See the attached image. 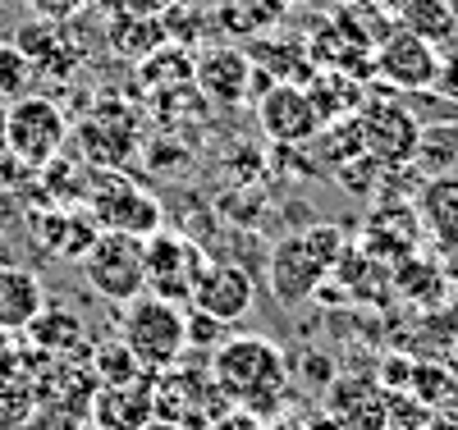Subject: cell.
Returning a JSON list of instances; mask_svg holds the SVG:
<instances>
[{
    "instance_id": "obj_1",
    "label": "cell",
    "mask_w": 458,
    "mask_h": 430,
    "mask_svg": "<svg viewBox=\"0 0 458 430\" xmlns=\"http://www.w3.org/2000/svg\"><path fill=\"white\" fill-rule=\"evenodd\" d=\"M211 380L229 408H248L261 421H276L289 389V358L266 334H229L211 353Z\"/></svg>"
},
{
    "instance_id": "obj_2",
    "label": "cell",
    "mask_w": 458,
    "mask_h": 430,
    "mask_svg": "<svg viewBox=\"0 0 458 430\" xmlns=\"http://www.w3.org/2000/svg\"><path fill=\"white\" fill-rule=\"evenodd\" d=\"M349 248L344 224L317 220L298 233H284L271 252V293L280 307H302L321 293V284L335 275V261Z\"/></svg>"
},
{
    "instance_id": "obj_3",
    "label": "cell",
    "mask_w": 458,
    "mask_h": 430,
    "mask_svg": "<svg viewBox=\"0 0 458 430\" xmlns=\"http://www.w3.org/2000/svg\"><path fill=\"white\" fill-rule=\"evenodd\" d=\"M120 343L147 371H165L188 358V311L142 293L120 311Z\"/></svg>"
},
{
    "instance_id": "obj_4",
    "label": "cell",
    "mask_w": 458,
    "mask_h": 430,
    "mask_svg": "<svg viewBox=\"0 0 458 430\" xmlns=\"http://www.w3.org/2000/svg\"><path fill=\"white\" fill-rule=\"evenodd\" d=\"M353 124H358V138H362V151L371 156V161H380L386 170H403L417 161V151H422V114H417L408 101H390V97H380L371 92L358 114H353Z\"/></svg>"
},
{
    "instance_id": "obj_5",
    "label": "cell",
    "mask_w": 458,
    "mask_h": 430,
    "mask_svg": "<svg viewBox=\"0 0 458 430\" xmlns=\"http://www.w3.org/2000/svg\"><path fill=\"white\" fill-rule=\"evenodd\" d=\"M88 211L97 215L101 229L133 233V239H151L161 229V215H165V207L147 188L124 179V170H92L88 174Z\"/></svg>"
},
{
    "instance_id": "obj_6",
    "label": "cell",
    "mask_w": 458,
    "mask_h": 430,
    "mask_svg": "<svg viewBox=\"0 0 458 430\" xmlns=\"http://www.w3.org/2000/svg\"><path fill=\"white\" fill-rule=\"evenodd\" d=\"M83 266V280L92 284L97 298L124 307L133 298L147 293V261H142V239L133 233H110L101 229L97 243L88 248V257L79 261Z\"/></svg>"
},
{
    "instance_id": "obj_7",
    "label": "cell",
    "mask_w": 458,
    "mask_h": 430,
    "mask_svg": "<svg viewBox=\"0 0 458 430\" xmlns=\"http://www.w3.org/2000/svg\"><path fill=\"white\" fill-rule=\"evenodd\" d=\"M142 261H147V293L161 302H193V289L207 270V252L202 243H193L188 233L174 229H157L151 239H142Z\"/></svg>"
},
{
    "instance_id": "obj_8",
    "label": "cell",
    "mask_w": 458,
    "mask_h": 430,
    "mask_svg": "<svg viewBox=\"0 0 458 430\" xmlns=\"http://www.w3.org/2000/svg\"><path fill=\"white\" fill-rule=\"evenodd\" d=\"M436 73H440V51L431 42H422L417 32L408 28H386L371 46V78H380L390 92L399 97H417L436 88Z\"/></svg>"
},
{
    "instance_id": "obj_9",
    "label": "cell",
    "mask_w": 458,
    "mask_h": 430,
    "mask_svg": "<svg viewBox=\"0 0 458 430\" xmlns=\"http://www.w3.org/2000/svg\"><path fill=\"white\" fill-rule=\"evenodd\" d=\"M10 110V151L19 156V161L28 170H42L51 165L55 156L64 151L69 142V120H64V110L51 101V97H19L5 105Z\"/></svg>"
},
{
    "instance_id": "obj_10",
    "label": "cell",
    "mask_w": 458,
    "mask_h": 430,
    "mask_svg": "<svg viewBox=\"0 0 458 430\" xmlns=\"http://www.w3.org/2000/svg\"><path fill=\"white\" fill-rule=\"evenodd\" d=\"M79 147L97 170H129L138 156V114L124 101H101L79 120Z\"/></svg>"
},
{
    "instance_id": "obj_11",
    "label": "cell",
    "mask_w": 458,
    "mask_h": 430,
    "mask_svg": "<svg viewBox=\"0 0 458 430\" xmlns=\"http://www.w3.org/2000/svg\"><path fill=\"white\" fill-rule=\"evenodd\" d=\"M257 124L276 147H308L321 133V114L302 83H271L257 97Z\"/></svg>"
},
{
    "instance_id": "obj_12",
    "label": "cell",
    "mask_w": 458,
    "mask_h": 430,
    "mask_svg": "<svg viewBox=\"0 0 458 430\" xmlns=\"http://www.w3.org/2000/svg\"><path fill=\"white\" fill-rule=\"evenodd\" d=\"M28 233H32V248L42 257L83 261L88 248L97 243L101 224H97V215L88 207H47V211H32Z\"/></svg>"
},
{
    "instance_id": "obj_13",
    "label": "cell",
    "mask_w": 458,
    "mask_h": 430,
    "mask_svg": "<svg viewBox=\"0 0 458 430\" xmlns=\"http://www.w3.org/2000/svg\"><path fill=\"white\" fill-rule=\"evenodd\" d=\"M193 83H198V92L211 105L234 110V105H243L252 97V60L239 46H211L193 64Z\"/></svg>"
},
{
    "instance_id": "obj_14",
    "label": "cell",
    "mask_w": 458,
    "mask_h": 430,
    "mask_svg": "<svg viewBox=\"0 0 458 430\" xmlns=\"http://www.w3.org/2000/svg\"><path fill=\"white\" fill-rule=\"evenodd\" d=\"M252 275L239 266V261H207L202 280L193 289V307L216 316L220 325H234L252 311Z\"/></svg>"
},
{
    "instance_id": "obj_15",
    "label": "cell",
    "mask_w": 458,
    "mask_h": 430,
    "mask_svg": "<svg viewBox=\"0 0 458 430\" xmlns=\"http://www.w3.org/2000/svg\"><path fill=\"white\" fill-rule=\"evenodd\" d=\"M326 412H335L349 430H390L386 426V384L367 371L335 375L326 384Z\"/></svg>"
},
{
    "instance_id": "obj_16",
    "label": "cell",
    "mask_w": 458,
    "mask_h": 430,
    "mask_svg": "<svg viewBox=\"0 0 458 430\" xmlns=\"http://www.w3.org/2000/svg\"><path fill=\"white\" fill-rule=\"evenodd\" d=\"M157 421V371L133 384H106L92 399V426L101 430H142Z\"/></svg>"
},
{
    "instance_id": "obj_17",
    "label": "cell",
    "mask_w": 458,
    "mask_h": 430,
    "mask_svg": "<svg viewBox=\"0 0 458 430\" xmlns=\"http://www.w3.org/2000/svg\"><path fill=\"white\" fill-rule=\"evenodd\" d=\"M14 46L32 60L37 73H47V78H69L73 69L83 64V46L73 42V37H69L60 23H47V19H37V23L19 28Z\"/></svg>"
},
{
    "instance_id": "obj_18",
    "label": "cell",
    "mask_w": 458,
    "mask_h": 430,
    "mask_svg": "<svg viewBox=\"0 0 458 430\" xmlns=\"http://www.w3.org/2000/svg\"><path fill=\"white\" fill-rule=\"evenodd\" d=\"M417 220L445 257L458 252V174H436L417 188Z\"/></svg>"
},
{
    "instance_id": "obj_19",
    "label": "cell",
    "mask_w": 458,
    "mask_h": 430,
    "mask_svg": "<svg viewBox=\"0 0 458 430\" xmlns=\"http://www.w3.org/2000/svg\"><path fill=\"white\" fill-rule=\"evenodd\" d=\"M47 307V289L28 266H0V334H23Z\"/></svg>"
},
{
    "instance_id": "obj_20",
    "label": "cell",
    "mask_w": 458,
    "mask_h": 430,
    "mask_svg": "<svg viewBox=\"0 0 458 430\" xmlns=\"http://www.w3.org/2000/svg\"><path fill=\"white\" fill-rule=\"evenodd\" d=\"M302 88H308V97H312V105H317V114H321V129H326V124H339V120H353L358 105L367 101L362 78L339 73V69H312Z\"/></svg>"
},
{
    "instance_id": "obj_21",
    "label": "cell",
    "mask_w": 458,
    "mask_h": 430,
    "mask_svg": "<svg viewBox=\"0 0 458 430\" xmlns=\"http://www.w3.org/2000/svg\"><path fill=\"white\" fill-rule=\"evenodd\" d=\"M394 19L440 51L458 32V0H394Z\"/></svg>"
},
{
    "instance_id": "obj_22",
    "label": "cell",
    "mask_w": 458,
    "mask_h": 430,
    "mask_svg": "<svg viewBox=\"0 0 458 430\" xmlns=\"http://www.w3.org/2000/svg\"><path fill=\"white\" fill-rule=\"evenodd\" d=\"M23 334L37 348H47V353H64V348H73L83 339V321L73 316V311H64V307H42V316H37Z\"/></svg>"
},
{
    "instance_id": "obj_23",
    "label": "cell",
    "mask_w": 458,
    "mask_h": 430,
    "mask_svg": "<svg viewBox=\"0 0 458 430\" xmlns=\"http://www.w3.org/2000/svg\"><path fill=\"white\" fill-rule=\"evenodd\" d=\"M92 375H97V384L106 389V384H133V380H142V375H151V371L129 353L120 339H110V343H101L97 353H92Z\"/></svg>"
},
{
    "instance_id": "obj_24",
    "label": "cell",
    "mask_w": 458,
    "mask_h": 430,
    "mask_svg": "<svg viewBox=\"0 0 458 430\" xmlns=\"http://www.w3.org/2000/svg\"><path fill=\"white\" fill-rule=\"evenodd\" d=\"M32 78H37V69H32V60L14 46V42H0V101H19V97H28V88H32Z\"/></svg>"
},
{
    "instance_id": "obj_25",
    "label": "cell",
    "mask_w": 458,
    "mask_h": 430,
    "mask_svg": "<svg viewBox=\"0 0 458 430\" xmlns=\"http://www.w3.org/2000/svg\"><path fill=\"white\" fill-rule=\"evenodd\" d=\"M386 426L390 430H431V408L412 389H386Z\"/></svg>"
},
{
    "instance_id": "obj_26",
    "label": "cell",
    "mask_w": 458,
    "mask_h": 430,
    "mask_svg": "<svg viewBox=\"0 0 458 430\" xmlns=\"http://www.w3.org/2000/svg\"><path fill=\"white\" fill-rule=\"evenodd\" d=\"M225 330L229 325H220L216 316H207V311L193 307V311H188V353H193V348H211V353H216V348L229 339Z\"/></svg>"
},
{
    "instance_id": "obj_27",
    "label": "cell",
    "mask_w": 458,
    "mask_h": 430,
    "mask_svg": "<svg viewBox=\"0 0 458 430\" xmlns=\"http://www.w3.org/2000/svg\"><path fill=\"white\" fill-rule=\"evenodd\" d=\"M239 10H243V32H266L271 23H280L284 0H239Z\"/></svg>"
},
{
    "instance_id": "obj_28",
    "label": "cell",
    "mask_w": 458,
    "mask_h": 430,
    "mask_svg": "<svg viewBox=\"0 0 458 430\" xmlns=\"http://www.w3.org/2000/svg\"><path fill=\"white\" fill-rule=\"evenodd\" d=\"M436 92H440L445 101H454V105H458V46L440 51V73H436Z\"/></svg>"
},
{
    "instance_id": "obj_29",
    "label": "cell",
    "mask_w": 458,
    "mask_h": 430,
    "mask_svg": "<svg viewBox=\"0 0 458 430\" xmlns=\"http://www.w3.org/2000/svg\"><path fill=\"white\" fill-rule=\"evenodd\" d=\"M202 430H266L261 417H252L248 408H225L220 417H211Z\"/></svg>"
},
{
    "instance_id": "obj_30",
    "label": "cell",
    "mask_w": 458,
    "mask_h": 430,
    "mask_svg": "<svg viewBox=\"0 0 458 430\" xmlns=\"http://www.w3.org/2000/svg\"><path fill=\"white\" fill-rule=\"evenodd\" d=\"M83 0H32V10H37V19H47V23H60V19H69L73 10H79Z\"/></svg>"
},
{
    "instance_id": "obj_31",
    "label": "cell",
    "mask_w": 458,
    "mask_h": 430,
    "mask_svg": "<svg viewBox=\"0 0 458 430\" xmlns=\"http://www.w3.org/2000/svg\"><path fill=\"white\" fill-rule=\"evenodd\" d=\"M23 179H28V165L19 161L14 151H5V156H0V188H14V183H23Z\"/></svg>"
},
{
    "instance_id": "obj_32",
    "label": "cell",
    "mask_w": 458,
    "mask_h": 430,
    "mask_svg": "<svg viewBox=\"0 0 458 430\" xmlns=\"http://www.w3.org/2000/svg\"><path fill=\"white\" fill-rule=\"evenodd\" d=\"M302 421H308V430H349V426H344L335 412H326V408H321V412H312V417H302Z\"/></svg>"
},
{
    "instance_id": "obj_33",
    "label": "cell",
    "mask_w": 458,
    "mask_h": 430,
    "mask_svg": "<svg viewBox=\"0 0 458 430\" xmlns=\"http://www.w3.org/2000/svg\"><path fill=\"white\" fill-rule=\"evenodd\" d=\"M308 380H326V384H330V380H335V375H330V367H326V358H321V353H312V358H308Z\"/></svg>"
},
{
    "instance_id": "obj_34",
    "label": "cell",
    "mask_w": 458,
    "mask_h": 430,
    "mask_svg": "<svg viewBox=\"0 0 458 430\" xmlns=\"http://www.w3.org/2000/svg\"><path fill=\"white\" fill-rule=\"evenodd\" d=\"M266 430H308V421L302 417H276V421H266Z\"/></svg>"
},
{
    "instance_id": "obj_35",
    "label": "cell",
    "mask_w": 458,
    "mask_h": 430,
    "mask_svg": "<svg viewBox=\"0 0 458 430\" xmlns=\"http://www.w3.org/2000/svg\"><path fill=\"white\" fill-rule=\"evenodd\" d=\"M10 151V110H5V101H0V156Z\"/></svg>"
},
{
    "instance_id": "obj_36",
    "label": "cell",
    "mask_w": 458,
    "mask_h": 430,
    "mask_svg": "<svg viewBox=\"0 0 458 430\" xmlns=\"http://www.w3.org/2000/svg\"><path fill=\"white\" fill-rule=\"evenodd\" d=\"M142 430H188V426H179V421H165V417H157V421H147Z\"/></svg>"
},
{
    "instance_id": "obj_37",
    "label": "cell",
    "mask_w": 458,
    "mask_h": 430,
    "mask_svg": "<svg viewBox=\"0 0 458 430\" xmlns=\"http://www.w3.org/2000/svg\"><path fill=\"white\" fill-rule=\"evenodd\" d=\"M0 266H10V239H5V229H0Z\"/></svg>"
},
{
    "instance_id": "obj_38",
    "label": "cell",
    "mask_w": 458,
    "mask_h": 430,
    "mask_svg": "<svg viewBox=\"0 0 458 430\" xmlns=\"http://www.w3.org/2000/svg\"><path fill=\"white\" fill-rule=\"evenodd\" d=\"M79 430H101V426H92V421H88V426H79Z\"/></svg>"
}]
</instances>
